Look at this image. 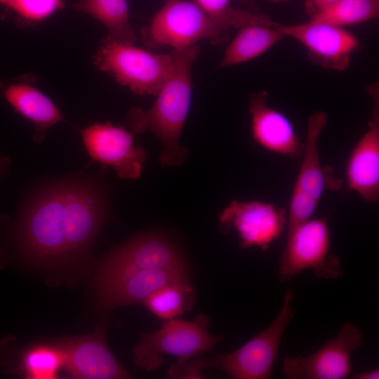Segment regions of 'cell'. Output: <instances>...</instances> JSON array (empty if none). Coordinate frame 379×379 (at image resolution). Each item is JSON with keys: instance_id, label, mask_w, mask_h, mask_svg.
Returning a JSON list of instances; mask_svg holds the SVG:
<instances>
[{"instance_id": "obj_10", "label": "cell", "mask_w": 379, "mask_h": 379, "mask_svg": "<svg viewBox=\"0 0 379 379\" xmlns=\"http://www.w3.org/2000/svg\"><path fill=\"white\" fill-rule=\"evenodd\" d=\"M251 24L271 27L284 36L294 39L306 48L316 62L334 70L346 69L352 54L359 46L358 40L352 33L326 22L310 20L298 25H284L254 14Z\"/></svg>"}, {"instance_id": "obj_19", "label": "cell", "mask_w": 379, "mask_h": 379, "mask_svg": "<svg viewBox=\"0 0 379 379\" xmlns=\"http://www.w3.org/2000/svg\"><path fill=\"white\" fill-rule=\"evenodd\" d=\"M284 36L276 29L265 25H244L240 27L227 46L217 68L221 69L253 60L265 53Z\"/></svg>"}, {"instance_id": "obj_27", "label": "cell", "mask_w": 379, "mask_h": 379, "mask_svg": "<svg viewBox=\"0 0 379 379\" xmlns=\"http://www.w3.org/2000/svg\"><path fill=\"white\" fill-rule=\"evenodd\" d=\"M352 378L354 379H378L379 378V370L375 368L373 370L366 371L356 373L353 375Z\"/></svg>"}, {"instance_id": "obj_13", "label": "cell", "mask_w": 379, "mask_h": 379, "mask_svg": "<svg viewBox=\"0 0 379 379\" xmlns=\"http://www.w3.org/2000/svg\"><path fill=\"white\" fill-rule=\"evenodd\" d=\"M81 137L93 161L112 167L121 179L140 177L146 152L134 145L131 133L109 122L96 123L82 130Z\"/></svg>"}, {"instance_id": "obj_18", "label": "cell", "mask_w": 379, "mask_h": 379, "mask_svg": "<svg viewBox=\"0 0 379 379\" xmlns=\"http://www.w3.org/2000/svg\"><path fill=\"white\" fill-rule=\"evenodd\" d=\"M6 101L34 126V140L41 142L46 131L63 120L57 107L43 93L27 84H12L3 91Z\"/></svg>"}, {"instance_id": "obj_16", "label": "cell", "mask_w": 379, "mask_h": 379, "mask_svg": "<svg viewBox=\"0 0 379 379\" xmlns=\"http://www.w3.org/2000/svg\"><path fill=\"white\" fill-rule=\"evenodd\" d=\"M187 275L185 262L161 269L142 270L97 286L98 300L106 308L144 303L157 289L173 283L186 282Z\"/></svg>"}, {"instance_id": "obj_6", "label": "cell", "mask_w": 379, "mask_h": 379, "mask_svg": "<svg viewBox=\"0 0 379 379\" xmlns=\"http://www.w3.org/2000/svg\"><path fill=\"white\" fill-rule=\"evenodd\" d=\"M144 44L152 48L169 46L184 50L207 39L219 44L227 39V32L217 25L196 3L167 0L141 30Z\"/></svg>"}, {"instance_id": "obj_2", "label": "cell", "mask_w": 379, "mask_h": 379, "mask_svg": "<svg viewBox=\"0 0 379 379\" xmlns=\"http://www.w3.org/2000/svg\"><path fill=\"white\" fill-rule=\"evenodd\" d=\"M199 52L197 44L173 50L171 69L154 105L147 110L133 108L127 116L133 133L150 131L159 138L162 145L159 159L164 166H180L188 156L179 139L190 107L191 69Z\"/></svg>"}, {"instance_id": "obj_20", "label": "cell", "mask_w": 379, "mask_h": 379, "mask_svg": "<svg viewBox=\"0 0 379 379\" xmlns=\"http://www.w3.org/2000/svg\"><path fill=\"white\" fill-rule=\"evenodd\" d=\"M74 7L100 21L107 28L108 36L128 44L136 41L126 0H78Z\"/></svg>"}, {"instance_id": "obj_22", "label": "cell", "mask_w": 379, "mask_h": 379, "mask_svg": "<svg viewBox=\"0 0 379 379\" xmlns=\"http://www.w3.org/2000/svg\"><path fill=\"white\" fill-rule=\"evenodd\" d=\"M195 300V291L187 282L166 285L144 302L146 307L162 320L174 319L189 312Z\"/></svg>"}, {"instance_id": "obj_24", "label": "cell", "mask_w": 379, "mask_h": 379, "mask_svg": "<svg viewBox=\"0 0 379 379\" xmlns=\"http://www.w3.org/2000/svg\"><path fill=\"white\" fill-rule=\"evenodd\" d=\"M194 3L225 31L237 27L239 10L230 6V0H194Z\"/></svg>"}, {"instance_id": "obj_11", "label": "cell", "mask_w": 379, "mask_h": 379, "mask_svg": "<svg viewBox=\"0 0 379 379\" xmlns=\"http://www.w3.org/2000/svg\"><path fill=\"white\" fill-rule=\"evenodd\" d=\"M364 344L356 326L346 323L338 335L307 356L288 357L281 368L288 379H344L352 372V354Z\"/></svg>"}, {"instance_id": "obj_3", "label": "cell", "mask_w": 379, "mask_h": 379, "mask_svg": "<svg viewBox=\"0 0 379 379\" xmlns=\"http://www.w3.org/2000/svg\"><path fill=\"white\" fill-rule=\"evenodd\" d=\"M208 324L209 318L201 314L192 321L175 318L163 320L156 331L140 332V339L133 350L135 366L152 371L161 366L164 354L173 355L177 361L170 368L168 376L185 378L190 359L210 352L222 340L220 336L207 332Z\"/></svg>"}, {"instance_id": "obj_21", "label": "cell", "mask_w": 379, "mask_h": 379, "mask_svg": "<svg viewBox=\"0 0 379 379\" xmlns=\"http://www.w3.org/2000/svg\"><path fill=\"white\" fill-rule=\"evenodd\" d=\"M16 359V367L10 373L20 372L29 379H55L65 366V353L60 340L27 347Z\"/></svg>"}, {"instance_id": "obj_4", "label": "cell", "mask_w": 379, "mask_h": 379, "mask_svg": "<svg viewBox=\"0 0 379 379\" xmlns=\"http://www.w3.org/2000/svg\"><path fill=\"white\" fill-rule=\"evenodd\" d=\"M293 300V292L289 288L279 312L267 327L232 353L217 354L213 359L191 361L186 367L185 378H200V371L206 368H218L234 379L270 378L282 336L295 316Z\"/></svg>"}, {"instance_id": "obj_9", "label": "cell", "mask_w": 379, "mask_h": 379, "mask_svg": "<svg viewBox=\"0 0 379 379\" xmlns=\"http://www.w3.org/2000/svg\"><path fill=\"white\" fill-rule=\"evenodd\" d=\"M177 246L166 237L148 233L136 237L109 253L100 265L97 286L147 270L183 263Z\"/></svg>"}, {"instance_id": "obj_12", "label": "cell", "mask_w": 379, "mask_h": 379, "mask_svg": "<svg viewBox=\"0 0 379 379\" xmlns=\"http://www.w3.org/2000/svg\"><path fill=\"white\" fill-rule=\"evenodd\" d=\"M223 232L235 230L239 247H257L265 251L286 229L287 210L271 203L234 200L219 215Z\"/></svg>"}, {"instance_id": "obj_17", "label": "cell", "mask_w": 379, "mask_h": 379, "mask_svg": "<svg viewBox=\"0 0 379 379\" xmlns=\"http://www.w3.org/2000/svg\"><path fill=\"white\" fill-rule=\"evenodd\" d=\"M348 188L365 201L379 199V114L373 112L368 128L352 149L345 166Z\"/></svg>"}, {"instance_id": "obj_15", "label": "cell", "mask_w": 379, "mask_h": 379, "mask_svg": "<svg viewBox=\"0 0 379 379\" xmlns=\"http://www.w3.org/2000/svg\"><path fill=\"white\" fill-rule=\"evenodd\" d=\"M267 93H253L249 101L251 134L255 142L263 149L287 157L293 160L302 157V144L291 121L280 112L267 104Z\"/></svg>"}, {"instance_id": "obj_14", "label": "cell", "mask_w": 379, "mask_h": 379, "mask_svg": "<svg viewBox=\"0 0 379 379\" xmlns=\"http://www.w3.org/2000/svg\"><path fill=\"white\" fill-rule=\"evenodd\" d=\"M65 366L72 378H129L127 371L117 362L105 341V331L99 328L86 336L61 340Z\"/></svg>"}, {"instance_id": "obj_1", "label": "cell", "mask_w": 379, "mask_h": 379, "mask_svg": "<svg viewBox=\"0 0 379 379\" xmlns=\"http://www.w3.org/2000/svg\"><path fill=\"white\" fill-rule=\"evenodd\" d=\"M105 213L100 191L82 180L43 188L22 208L13 232L17 248L42 262L70 259L85 251Z\"/></svg>"}, {"instance_id": "obj_30", "label": "cell", "mask_w": 379, "mask_h": 379, "mask_svg": "<svg viewBox=\"0 0 379 379\" xmlns=\"http://www.w3.org/2000/svg\"><path fill=\"white\" fill-rule=\"evenodd\" d=\"M269 1H273V2H279V1H286V0H269Z\"/></svg>"}, {"instance_id": "obj_28", "label": "cell", "mask_w": 379, "mask_h": 379, "mask_svg": "<svg viewBox=\"0 0 379 379\" xmlns=\"http://www.w3.org/2000/svg\"><path fill=\"white\" fill-rule=\"evenodd\" d=\"M10 159L0 156V177L6 175L9 171Z\"/></svg>"}, {"instance_id": "obj_7", "label": "cell", "mask_w": 379, "mask_h": 379, "mask_svg": "<svg viewBox=\"0 0 379 379\" xmlns=\"http://www.w3.org/2000/svg\"><path fill=\"white\" fill-rule=\"evenodd\" d=\"M331 234L326 218H311L287 230V240L281 254L277 277L289 281L305 270L324 279L343 276L340 260L330 253Z\"/></svg>"}, {"instance_id": "obj_23", "label": "cell", "mask_w": 379, "mask_h": 379, "mask_svg": "<svg viewBox=\"0 0 379 379\" xmlns=\"http://www.w3.org/2000/svg\"><path fill=\"white\" fill-rule=\"evenodd\" d=\"M379 0H338L312 13L310 20L343 27L376 18Z\"/></svg>"}, {"instance_id": "obj_26", "label": "cell", "mask_w": 379, "mask_h": 379, "mask_svg": "<svg viewBox=\"0 0 379 379\" xmlns=\"http://www.w3.org/2000/svg\"><path fill=\"white\" fill-rule=\"evenodd\" d=\"M338 0H310V9L312 11V13L325 8Z\"/></svg>"}, {"instance_id": "obj_29", "label": "cell", "mask_w": 379, "mask_h": 379, "mask_svg": "<svg viewBox=\"0 0 379 379\" xmlns=\"http://www.w3.org/2000/svg\"><path fill=\"white\" fill-rule=\"evenodd\" d=\"M11 0H0V4L9 7Z\"/></svg>"}, {"instance_id": "obj_25", "label": "cell", "mask_w": 379, "mask_h": 379, "mask_svg": "<svg viewBox=\"0 0 379 379\" xmlns=\"http://www.w3.org/2000/svg\"><path fill=\"white\" fill-rule=\"evenodd\" d=\"M63 6L62 0H11L9 8L26 20L44 19Z\"/></svg>"}, {"instance_id": "obj_8", "label": "cell", "mask_w": 379, "mask_h": 379, "mask_svg": "<svg viewBox=\"0 0 379 379\" xmlns=\"http://www.w3.org/2000/svg\"><path fill=\"white\" fill-rule=\"evenodd\" d=\"M326 123L324 112H316L308 119L302 159L287 211V230L312 218L326 190H337L341 187L342 181L332 168L320 162L318 142Z\"/></svg>"}, {"instance_id": "obj_5", "label": "cell", "mask_w": 379, "mask_h": 379, "mask_svg": "<svg viewBox=\"0 0 379 379\" xmlns=\"http://www.w3.org/2000/svg\"><path fill=\"white\" fill-rule=\"evenodd\" d=\"M95 64L134 93L156 95L173 64L171 54L153 53L109 36L101 42Z\"/></svg>"}]
</instances>
